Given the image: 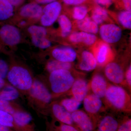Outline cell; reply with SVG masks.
I'll return each instance as SVG.
<instances>
[{
    "mask_svg": "<svg viewBox=\"0 0 131 131\" xmlns=\"http://www.w3.org/2000/svg\"><path fill=\"white\" fill-rule=\"evenodd\" d=\"M43 6L31 1L18 8L9 23L19 28H26L39 22Z\"/></svg>",
    "mask_w": 131,
    "mask_h": 131,
    "instance_id": "obj_1",
    "label": "cell"
},
{
    "mask_svg": "<svg viewBox=\"0 0 131 131\" xmlns=\"http://www.w3.org/2000/svg\"><path fill=\"white\" fill-rule=\"evenodd\" d=\"M28 101L34 109L41 114H45V110L50 104L52 94L40 80L34 78L32 85L27 93Z\"/></svg>",
    "mask_w": 131,
    "mask_h": 131,
    "instance_id": "obj_2",
    "label": "cell"
},
{
    "mask_svg": "<svg viewBox=\"0 0 131 131\" xmlns=\"http://www.w3.org/2000/svg\"><path fill=\"white\" fill-rule=\"evenodd\" d=\"M9 84L20 92L27 93L32 85L34 78L30 70L20 64L9 66L6 78Z\"/></svg>",
    "mask_w": 131,
    "mask_h": 131,
    "instance_id": "obj_3",
    "label": "cell"
},
{
    "mask_svg": "<svg viewBox=\"0 0 131 131\" xmlns=\"http://www.w3.org/2000/svg\"><path fill=\"white\" fill-rule=\"evenodd\" d=\"M105 98L109 105L116 110L126 112L130 111V97L120 86L108 85Z\"/></svg>",
    "mask_w": 131,
    "mask_h": 131,
    "instance_id": "obj_4",
    "label": "cell"
},
{
    "mask_svg": "<svg viewBox=\"0 0 131 131\" xmlns=\"http://www.w3.org/2000/svg\"><path fill=\"white\" fill-rule=\"evenodd\" d=\"M49 82L52 93L59 95L70 90L75 80L70 71L58 70L50 73Z\"/></svg>",
    "mask_w": 131,
    "mask_h": 131,
    "instance_id": "obj_5",
    "label": "cell"
},
{
    "mask_svg": "<svg viewBox=\"0 0 131 131\" xmlns=\"http://www.w3.org/2000/svg\"><path fill=\"white\" fill-rule=\"evenodd\" d=\"M21 40V32L16 26L7 23L0 27V53L4 52L6 48L16 47Z\"/></svg>",
    "mask_w": 131,
    "mask_h": 131,
    "instance_id": "obj_6",
    "label": "cell"
},
{
    "mask_svg": "<svg viewBox=\"0 0 131 131\" xmlns=\"http://www.w3.org/2000/svg\"><path fill=\"white\" fill-rule=\"evenodd\" d=\"M26 29L32 43L35 47L46 49L51 46V42L47 38L48 32L46 27L34 25Z\"/></svg>",
    "mask_w": 131,
    "mask_h": 131,
    "instance_id": "obj_7",
    "label": "cell"
},
{
    "mask_svg": "<svg viewBox=\"0 0 131 131\" xmlns=\"http://www.w3.org/2000/svg\"><path fill=\"white\" fill-rule=\"evenodd\" d=\"M62 9L61 3L57 1L43 6L40 25L47 27L53 25L60 16Z\"/></svg>",
    "mask_w": 131,
    "mask_h": 131,
    "instance_id": "obj_8",
    "label": "cell"
},
{
    "mask_svg": "<svg viewBox=\"0 0 131 131\" xmlns=\"http://www.w3.org/2000/svg\"><path fill=\"white\" fill-rule=\"evenodd\" d=\"M76 126L81 131H93L95 126L88 114L82 110H77L71 113Z\"/></svg>",
    "mask_w": 131,
    "mask_h": 131,
    "instance_id": "obj_9",
    "label": "cell"
},
{
    "mask_svg": "<svg viewBox=\"0 0 131 131\" xmlns=\"http://www.w3.org/2000/svg\"><path fill=\"white\" fill-rule=\"evenodd\" d=\"M101 37L105 42L114 43L121 38L122 31L118 26L113 24H107L102 26L100 29Z\"/></svg>",
    "mask_w": 131,
    "mask_h": 131,
    "instance_id": "obj_10",
    "label": "cell"
},
{
    "mask_svg": "<svg viewBox=\"0 0 131 131\" xmlns=\"http://www.w3.org/2000/svg\"><path fill=\"white\" fill-rule=\"evenodd\" d=\"M15 123L22 131H37L32 116L24 110L12 115Z\"/></svg>",
    "mask_w": 131,
    "mask_h": 131,
    "instance_id": "obj_11",
    "label": "cell"
},
{
    "mask_svg": "<svg viewBox=\"0 0 131 131\" xmlns=\"http://www.w3.org/2000/svg\"><path fill=\"white\" fill-rule=\"evenodd\" d=\"M101 99L94 94L91 93L88 94L83 101L84 109L91 119L93 117L92 119L94 123V116L100 112L103 106Z\"/></svg>",
    "mask_w": 131,
    "mask_h": 131,
    "instance_id": "obj_12",
    "label": "cell"
},
{
    "mask_svg": "<svg viewBox=\"0 0 131 131\" xmlns=\"http://www.w3.org/2000/svg\"><path fill=\"white\" fill-rule=\"evenodd\" d=\"M105 72L107 78L116 85L124 83L125 79L124 71L118 64L115 62L108 64L105 68Z\"/></svg>",
    "mask_w": 131,
    "mask_h": 131,
    "instance_id": "obj_13",
    "label": "cell"
},
{
    "mask_svg": "<svg viewBox=\"0 0 131 131\" xmlns=\"http://www.w3.org/2000/svg\"><path fill=\"white\" fill-rule=\"evenodd\" d=\"M51 55L55 60L64 62H72L77 57L76 52L74 50L66 46L55 48L52 51Z\"/></svg>",
    "mask_w": 131,
    "mask_h": 131,
    "instance_id": "obj_14",
    "label": "cell"
},
{
    "mask_svg": "<svg viewBox=\"0 0 131 131\" xmlns=\"http://www.w3.org/2000/svg\"><path fill=\"white\" fill-rule=\"evenodd\" d=\"M121 121L107 115L99 119L93 131H117Z\"/></svg>",
    "mask_w": 131,
    "mask_h": 131,
    "instance_id": "obj_15",
    "label": "cell"
},
{
    "mask_svg": "<svg viewBox=\"0 0 131 131\" xmlns=\"http://www.w3.org/2000/svg\"><path fill=\"white\" fill-rule=\"evenodd\" d=\"M52 112L55 118L59 122L75 127L71 113L68 112L60 103H54L51 106Z\"/></svg>",
    "mask_w": 131,
    "mask_h": 131,
    "instance_id": "obj_16",
    "label": "cell"
},
{
    "mask_svg": "<svg viewBox=\"0 0 131 131\" xmlns=\"http://www.w3.org/2000/svg\"><path fill=\"white\" fill-rule=\"evenodd\" d=\"M108 85L103 76L98 74L94 76L90 83L93 93L100 98L105 97Z\"/></svg>",
    "mask_w": 131,
    "mask_h": 131,
    "instance_id": "obj_17",
    "label": "cell"
},
{
    "mask_svg": "<svg viewBox=\"0 0 131 131\" xmlns=\"http://www.w3.org/2000/svg\"><path fill=\"white\" fill-rule=\"evenodd\" d=\"M89 84L86 80L83 79L75 80L71 88L73 98L82 102L88 93Z\"/></svg>",
    "mask_w": 131,
    "mask_h": 131,
    "instance_id": "obj_18",
    "label": "cell"
},
{
    "mask_svg": "<svg viewBox=\"0 0 131 131\" xmlns=\"http://www.w3.org/2000/svg\"><path fill=\"white\" fill-rule=\"evenodd\" d=\"M97 65V61L92 53L88 51H84L82 55V60L80 68L82 70L90 71L95 69Z\"/></svg>",
    "mask_w": 131,
    "mask_h": 131,
    "instance_id": "obj_19",
    "label": "cell"
},
{
    "mask_svg": "<svg viewBox=\"0 0 131 131\" xmlns=\"http://www.w3.org/2000/svg\"><path fill=\"white\" fill-rule=\"evenodd\" d=\"M70 39L75 43L83 42L86 45H91L95 42L96 37L94 34L84 32H74L70 35Z\"/></svg>",
    "mask_w": 131,
    "mask_h": 131,
    "instance_id": "obj_20",
    "label": "cell"
},
{
    "mask_svg": "<svg viewBox=\"0 0 131 131\" xmlns=\"http://www.w3.org/2000/svg\"><path fill=\"white\" fill-rule=\"evenodd\" d=\"M15 12V8L8 0H0V21L9 20Z\"/></svg>",
    "mask_w": 131,
    "mask_h": 131,
    "instance_id": "obj_21",
    "label": "cell"
},
{
    "mask_svg": "<svg viewBox=\"0 0 131 131\" xmlns=\"http://www.w3.org/2000/svg\"><path fill=\"white\" fill-rule=\"evenodd\" d=\"M19 95V91L9 83L0 91V99L8 101H13L18 99Z\"/></svg>",
    "mask_w": 131,
    "mask_h": 131,
    "instance_id": "obj_22",
    "label": "cell"
},
{
    "mask_svg": "<svg viewBox=\"0 0 131 131\" xmlns=\"http://www.w3.org/2000/svg\"><path fill=\"white\" fill-rule=\"evenodd\" d=\"M78 26L80 30L89 33L96 34L98 31L97 24L89 18H85L78 21Z\"/></svg>",
    "mask_w": 131,
    "mask_h": 131,
    "instance_id": "obj_23",
    "label": "cell"
},
{
    "mask_svg": "<svg viewBox=\"0 0 131 131\" xmlns=\"http://www.w3.org/2000/svg\"><path fill=\"white\" fill-rule=\"evenodd\" d=\"M0 124L14 131H22L15 123L12 115L1 110H0Z\"/></svg>",
    "mask_w": 131,
    "mask_h": 131,
    "instance_id": "obj_24",
    "label": "cell"
},
{
    "mask_svg": "<svg viewBox=\"0 0 131 131\" xmlns=\"http://www.w3.org/2000/svg\"><path fill=\"white\" fill-rule=\"evenodd\" d=\"M72 68V65L71 63L57 61L52 60L47 62L46 65V69L49 73L53 71L58 70H70Z\"/></svg>",
    "mask_w": 131,
    "mask_h": 131,
    "instance_id": "obj_25",
    "label": "cell"
},
{
    "mask_svg": "<svg viewBox=\"0 0 131 131\" xmlns=\"http://www.w3.org/2000/svg\"><path fill=\"white\" fill-rule=\"evenodd\" d=\"M57 20L61 28V35L63 37H66L71 31V22L68 17L64 15H60Z\"/></svg>",
    "mask_w": 131,
    "mask_h": 131,
    "instance_id": "obj_26",
    "label": "cell"
},
{
    "mask_svg": "<svg viewBox=\"0 0 131 131\" xmlns=\"http://www.w3.org/2000/svg\"><path fill=\"white\" fill-rule=\"evenodd\" d=\"M22 110L19 106L13 102L0 99V110L13 115L16 112Z\"/></svg>",
    "mask_w": 131,
    "mask_h": 131,
    "instance_id": "obj_27",
    "label": "cell"
},
{
    "mask_svg": "<svg viewBox=\"0 0 131 131\" xmlns=\"http://www.w3.org/2000/svg\"><path fill=\"white\" fill-rule=\"evenodd\" d=\"M81 102L73 98H65L61 101L60 104L69 112L72 113L78 110Z\"/></svg>",
    "mask_w": 131,
    "mask_h": 131,
    "instance_id": "obj_28",
    "label": "cell"
},
{
    "mask_svg": "<svg viewBox=\"0 0 131 131\" xmlns=\"http://www.w3.org/2000/svg\"><path fill=\"white\" fill-rule=\"evenodd\" d=\"M107 12L105 9L101 7H98L95 9L92 15V18L97 24H102L106 19Z\"/></svg>",
    "mask_w": 131,
    "mask_h": 131,
    "instance_id": "obj_29",
    "label": "cell"
},
{
    "mask_svg": "<svg viewBox=\"0 0 131 131\" xmlns=\"http://www.w3.org/2000/svg\"><path fill=\"white\" fill-rule=\"evenodd\" d=\"M119 20L121 24L126 28H131V12L126 11L122 12L119 15Z\"/></svg>",
    "mask_w": 131,
    "mask_h": 131,
    "instance_id": "obj_30",
    "label": "cell"
},
{
    "mask_svg": "<svg viewBox=\"0 0 131 131\" xmlns=\"http://www.w3.org/2000/svg\"><path fill=\"white\" fill-rule=\"evenodd\" d=\"M87 13L88 9L85 6H77L73 9V18L77 20H81L85 18Z\"/></svg>",
    "mask_w": 131,
    "mask_h": 131,
    "instance_id": "obj_31",
    "label": "cell"
},
{
    "mask_svg": "<svg viewBox=\"0 0 131 131\" xmlns=\"http://www.w3.org/2000/svg\"><path fill=\"white\" fill-rule=\"evenodd\" d=\"M52 126L51 129H49V131H81L77 127L73 126L61 122H59L58 125H52Z\"/></svg>",
    "mask_w": 131,
    "mask_h": 131,
    "instance_id": "obj_32",
    "label": "cell"
},
{
    "mask_svg": "<svg viewBox=\"0 0 131 131\" xmlns=\"http://www.w3.org/2000/svg\"><path fill=\"white\" fill-rule=\"evenodd\" d=\"M108 47L106 45L101 46L97 55L96 61L100 64H103L106 62L108 52Z\"/></svg>",
    "mask_w": 131,
    "mask_h": 131,
    "instance_id": "obj_33",
    "label": "cell"
},
{
    "mask_svg": "<svg viewBox=\"0 0 131 131\" xmlns=\"http://www.w3.org/2000/svg\"><path fill=\"white\" fill-rule=\"evenodd\" d=\"M9 68V65L7 62L0 58V78L4 80L6 78Z\"/></svg>",
    "mask_w": 131,
    "mask_h": 131,
    "instance_id": "obj_34",
    "label": "cell"
},
{
    "mask_svg": "<svg viewBox=\"0 0 131 131\" xmlns=\"http://www.w3.org/2000/svg\"><path fill=\"white\" fill-rule=\"evenodd\" d=\"M117 131H131V119L126 118L121 121Z\"/></svg>",
    "mask_w": 131,
    "mask_h": 131,
    "instance_id": "obj_35",
    "label": "cell"
},
{
    "mask_svg": "<svg viewBox=\"0 0 131 131\" xmlns=\"http://www.w3.org/2000/svg\"><path fill=\"white\" fill-rule=\"evenodd\" d=\"M25 1L26 0H8L15 8L16 11L18 8L24 5V3Z\"/></svg>",
    "mask_w": 131,
    "mask_h": 131,
    "instance_id": "obj_36",
    "label": "cell"
},
{
    "mask_svg": "<svg viewBox=\"0 0 131 131\" xmlns=\"http://www.w3.org/2000/svg\"><path fill=\"white\" fill-rule=\"evenodd\" d=\"M86 0H62L64 3L68 5H78L83 3Z\"/></svg>",
    "mask_w": 131,
    "mask_h": 131,
    "instance_id": "obj_37",
    "label": "cell"
},
{
    "mask_svg": "<svg viewBox=\"0 0 131 131\" xmlns=\"http://www.w3.org/2000/svg\"><path fill=\"white\" fill-rule=\"evenodd\" d=\"M126 79L127 84L131 88V66L128 69L126 74Z\"/></svg>",
    "mask_w": 131,
    "mask_h": 131,
    "instance_id": "obj_38",
    "label": "cell"
},
{
    "mask_svg": "<svg viewBox=\"0 0 131 131\" xmlns=\"http://www.w3.org/2000/svg\"><path fill=\"white\" fill-rule=\"evenodd\" d=\"M57 0H32L31 1L36 3L40 5H46L49 3L56 1Z\"/></svg>",
    "mask_w": 131,
    "mask_h": 131,
    "instance_id": "obj_39",
    "label": "cell"
},
{
    "mask_svg": "<svg viewBox=\"0 0 131 131\" xmlns=\"http://www.w3.org/2000/svg\"><path fill=\"white\" fill-rule=\"evenodd\" d=\"M95 1L99 5L106 6L111 4L112 0H95Z\"/></svg>",
    "mask_w": 131,
    "mask_h": 131,
    "instance_id": "obj_40",
    "label": "cell"
},
{
    "mask_svg": "<svg viewBox=\"0 0 131 131\" xmlns=\"http://www.w3.org/2000/svg\"><path fill=\"white\" fill-rule=\"evenodd\" d=\"M127 11L131 12V0H122Z\"/></svg>",
    "mask_w": 131,
    "mask_h": 131,
    "instance_id": "obj_41",
    "label": "cell"
},
{
    "mask_svg": "<svg viewBox=\"0 0 131 131\" xmlns=\"http://www.w3.org/2000/svg\"><path fill=\"white\" fill-rule=\"evenodd\" d=\"M0 131H14L13 129L0 124Z\"/></svg>",
    "mask_w": 131,
    "mask_h": 131,
    "instance_id": "obj_42",
    "label": "cell"
},
{
    "mask_svg": "<svg viewBox=\"0 0 131 131\" xmlns=\"http://www.w3.org/2000/svg\"><path fill=\"white\" fill-rule=\"evenodd\" d=\"M7 84L5 80L0 78V91Z\"/></svg>",
    "mask_w": 131,
    "mask_h": 131,
    "instance_id": "obj_43",
    "label": "cell"
}]
</instances>
